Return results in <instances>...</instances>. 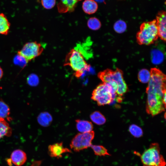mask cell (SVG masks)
Masks as SVG:
<instances>
[{
    "mask_svg": "<svg viewBox=\"0 0 166 166\" xmlns=\"http://www.w3.org/2000/svg\"><path fill=\"white\" fill-rule=\"evenodd\" d=\"M166 12L159 11L156 16V23L157 28L158 36L163 41H166Z\"/></svg>",
    "mask_w": 166,
    "mask_h": 166,
    "instance_id": "obj_9",
    "label": "cell"
},
{
    "mask_svg": "<svg viewBox=\"0 0 166 166\" xmlns=\"http://www.w3.org/2000/svg\"><path fill=\"white\" fill-rule=\"evenodd\" d=\"M41 3L45 9H50L54 6L56 3V0H41Z\"/></svg>",
    "mask_w": 166,
    "mask_h": 166,
    "instance_id": "obj_27",
    "label": "cell"
},
{
    "mask_svg": "<svg viewBox=\"0 0 166 166\" xmlns=\"http://www.w3.org/2000/svg\"><path fill=\"white\" fill-rule=\"evenodd\" d=\"M90 118L92 121L97 125L104 124L106 122L105 117L100 112L95 111L91 114Z\"/></svg>",
    "mask_w": 166,
    "mask_h": 166,
    "instance_id": "obj_17",
    "label": "cell"
},
{
    "mask_svg": "<svg viewBox=\"0 0 166 166\" xmlns=\"http://www.w3.org/2000/svg\"><path fill=\"white\" fill-rule=\"evenodd\" d=\"M14 62L15 65H18L23 68L25 67L28 63L23 57L18 54L14 59Z\"/></svg>",
    "mask_w": 166,
    "mask_h": 166,
    "instance_id": "obj_25",
    "label": "cell"
},
{
    "mask_svg": "<svg viewBox=\"0 0 166 166\" xmlns=\"http://www.w3.org/2000/svg\"><path fill=\"white\" fill-rule=\"evenodd\" d=\"M129 130L131 134L134 137L139 138L141 137L143 132L141 128L135 124L131 125L129 127Z\"/></svg>",
    "mask_w": 166,
    "mask_h": 166,
    "instance_id": "obj_22",
    "label": "cell"
},
{
    "mask_svg": "<svg viewBox=\"0 0 166 166\" xmlns=\"http://www.w3.org/2000/svg\"><path fill=\"white\" fill-rule=\"evenodd\" d=\"M48 115L45 113H41L38 117V121L41 125L44 126L48 123Z\"/></svg>",
    "mask_w": 166,
    "mask_h": 166,
    "instance_id": "obj_28",
    "label": "cell"
},
{
    "mask_svg": "<svg viewBox=\"0 0 166 166\" xmlns=\"http://www.w3.org/2000/svg\"><path fill=\"white\" fill-rule=\"evenodd\" d=\"M151 77L150 71L146 69H143L139 72L138 78L140 82L145 83L149 82Z\"/></svg>",
    "mask_w": 166,
    "mask_h": 166,
    "instance_id": "obj_20",
    "label": "cell"
},
{
    "mask_svg": "<svg viewBox=\"0 0 166 166\" xmlns=\"http://www.w3.org/2000/svg\"><path fill=\"white\" fill-rule=\"evenodd\" d=\"M151 77L146 88V110L152 116L165 111L166 108V76L160 69L152 68Z\"/></svg>",
    "mask_w": 166,
    "mask_h": 166,
    "instance_id": "obj_1",
    "label": "cell"
},
{
    "mask_svg": "<svg viewBox=\"0 0 166 166\" xmlns=\"http://www.w3.org/2000/svg\"><path fill=\"white\" fill-rule=\"evenodd\" d=\"M152 61L155 64H159L163 60L164 55L158 50H155L152 53Z\"/></svg>",
    "mask_w": 166,
    "mask_h": 166,
    "instance_id": "obj_23",
    "label": "cell"
},
{
    "mask_svg": "<svg viewBox=\"0 0 166 166\" xmlns=\"http://www.w3.org/2000/svg\"><path fill=\"white\" fill-rule=\"evenodd\" d=\"M12 133L11 129L6 120L0 118V139L4 136H10Z\"/></svg>",
    "mask_w": 166,
    "mask_h": 166,
    "instance_id": "obj_16",
    "label": "cell"
},
{
    "mask_svg": "<svg viewBox=\"0 0 166 166\" xmlns=\"http://www.w3.org/2000/svg\"><path fill=\"white\" fill-rule=\"evenodd\" d=\"M136 37L139 45H148L153 43L159 37L156 20L143 23Z\"/></svg>",
    "mask_w": 166,
    "mask_h": 166,
    "instance_id": "obj_4",
    "label": "cell"
},
{
    "mask_svg": "<svg viewBox=\"0 0 166 166\" xmlns=\"http://www.w3.org/2000/svg\"><path fill=\"white\" fill-rule=\"evenodd\" d=\"M81 51L80 45L72 49L66 55L64 65L69 66L77 78L81 77L86 71H89L90 65L85 60V54Z\"/></svg>",
    "mask_w": 166,
    "mask_h": 166,
    "instance_id": "obj_2",
    "label": "cell"
},
{
    "mask_svg": "<svg viewBox=\"0 0 166 166\" xmlns=\"http://www.w3.org/2000/svg\"><path fill=\"white\" fill-rule=\"evenodd\" d=\"M44 49L42 44L36 41L28 42L18 51L17 54L23 57L28 63L40 55Z\"/></svg>",
    "mask_w": 166,
    "mask_h": 166,
    "instance_id": "obj_8",
    "label": "cell"
},
{
    "mask_svg": "<svg viewBox=\"0 0 166 166\" xmlns=\"http://www.w3.org/2000/svg\"><path fill=\"white\" fill-rule=\"evenodd\" d=\"M90 147L93 150L94 154L97 156H110L107 149L102 145L92 144Z\"/></svg>",
    "mask_w": 166,
    "mask_h": 166,
    "instance_id": "obj_18",
    "label": "cell"
},
{
    "mask_svg": "<svg viewBox=\"0 0 166 166\" xmlns=\"http://www.w3.org/2000/svg\"><path fill=\"white\" fill-rule=\"evenodd\" d=\"M143 166H165L166 162L160 154L159 144H151L140 156Z\"/></svg>",
    "mask_w": 166,
    "mask_h": 166,
    "instance_id": "obj_6",
    "label": "cell"
},
{
    "mask_svg": "<svg viewBox=\"0 0 166 166\" xmlns=\"http://www.w3.org/2000/svg\"><path fill=\"white\" fill-rule=\"evenodd\" d=\"M98 7V4L94 0H85L82 3L83 10L87 14H91L95 13Z\"/></svg>",
    "mask_w": 166,
    "mask_h": 166,
    "instance_id": "obj_14",
    "label": "cell"
},
{
    "mask_svg": "<svg viewBox=\"0 0 166 166\" xmlns=\"http://www.w3.org/2000/svg\"><path fill=\"white\" fill-rule=\"evenodd\" d=\"M75 121L77 129L80 133L88 132L93 131V125L91 122L79 119Z\"/></svg>",
    "mask_w": 166,
    "mask_h": 166,
    "instance_id": "obj_13",
    "label": "cell"
},
{
    "mask_svg": "<svg viewBox=\"0 0 166 166\" xmlns=\"http://www.w3.org/2000/svg\"><path fill=\"white\" fill-rule=\"evenodd\" d=\"M91 98L99 106L109 104L118 97L111 85L108 83H103L98 85L93 91Z\"/></svg>",
    "mask_w": 166,
    "mask_h": 166,
    "instance_id": "obj_5",
    "label": "cell"
},
{
    "mask_svg": "<svg viewBox=\"0 0 166 166\" xmlns=\"http://www.w3.org/2000/svg\"><path fill=\"white\" fill-rule=\"evenodd\" d=\"M10 26V23L5 14L3 13H0V34L7 35Z\"/></svg>",
    "mask_w": 166,
    "mask_h": 166,
    "instance_id": "obj_15",
    "label": "cell"
},
{
    "mask_svg": "<svg viewBox=\"0 0 166 166\" xmlns=\"http://www.w3.org/2000/svg\"><path fill=\"white\" fill-rule=\"evenodd\" d=\"M27 81L29 85L32 86H35L38 84L39 79L37 75L32 73L28 76Z\"/></svg>",
    "mask_w": 166,
    "mask_h": 166,
    "instance_id": "obj_26",
    "label": "cell"
},
{
    "mask_svg": "<svg viewBox=\"0 0 166 166\" xmlns=\"http://www.w3.org/2000/svg\"><path fill=\"white\" fill-rule=\"evenodd\" d=\"M48 153L51 157L60 158L62 154L66 152H71V151L64 147L62 142L57 143L49 145L48 147Z\"/></svg>",
    "mask_w": 166,
    "mask_h": 166,
    "instance_id": "obj_10",
    "label": "cell"
},
{
    "mask_svg": "<svg viewBox=\"0 0 166 166\" xmlns=\"http://www.w3.org/2000/svg\"><path fill=\"white\" fill-rule=\"evenodd\" d=\"M3 75V71L1 67L0 66V80L2 77Z\"/></svg>",
    "mask_w": 166,
    "mask_h": 166,
    "instance_id": "obj_29",
    "label": "cell"
},
{
    "mask_svg": "<svg viewBox=\"0 0 166 166\" xmlns=\"http://www.w3.org/2000/svg\"><path fill=\"white\" fill-rule=\"evenodd\" d=\"M12 162L16 166H21L24 164L27 160L25 152L22 150L18 149L13 151L10 156Z\"/></svg>",
    "mask_w": 166,
    "mask_h": 166,
    "instance_id": "obj_12",
    "label": "cell"
},
{
    "mask_svg": "<svg viewBox=\"0 0 166 166\" xmlns=\"http://www.w3.org/2000/svg\"><path fill=\"white\" fill-rule=\"evenodd\" d=\"M127 25L126 23L123 20H119L117 21L114 25L115 31L118 33L124 32L126 30Z\"/></svg>",
    "mask_w": 166,
    "mask_h": 166,
    "instance_id": "obj_24",
    "label": "cell"
},
{
    "mask_svg": "<svg viewBox=\"0 0 166 166\" xmlns=\"http://www.w3.org/2000/svg\"><path fill=\"white\" fill-rule=\"evenodd\" d=\"M81 0H59L57 5L58 12L64 13L73 11L78 2Z\"/></svg>",
    "mask_w": 166,
    "mask_h": 166,
    "instance_id": "obj_11",
    "label": "cell"
},
{
    "mask_svg": "<svg viewBox=\"0 0 166 166\" xmlns=\"http://www.w3.org/2000/svg\"><path fill=\"white\" fill-rule=\"evenodd\" d=\"M97 76L103 83H107L110 81H113L116 83L118 86L117 94L121 102L122 96L128 90L127 84L123 79L122 70L118 68L114 71L107 69L99 72Z\"/></svg>",
    "mask_w": 166,
    "mask_h": 166,
    "instance_id": "obj_3",
    "label": "cell"
},
{
    "mask_svg": "<svg viewBox=\"0 0 166 166\" xmlns=\"http://www.w3.org/2000/svg\"><path fill=\"white\" fill-rule=\"evenodd\" d=\"M96 2H104L105 0H94Z\"/></svg>",
    "mask_w": 166,
    "mask_h": 166,
    "instance_id": "obj_30",
    "label": "cell"
},
{
    "mask_svg": "<svg viewBox=\"0 0 166 166\" xmlns=\"http://www.w3.org/2000/svg\"><path fill=\"white\" fill-rule=\"evenodd\" d=\"M87 25L89 28L93 30H98L101 26L100 21L95 17L90 18L87 21Z\"/></svg>",
    "mask_w": 166,
    "mask_h": 166,
    "instance_id": "obj_21",
    "label": "cell"
},
{
    "mask_svg": "<svg viewBox=\"0 0 166 166\" xmlns=\"http://www.w3.org/2000/svg\"><path fill=\"white\" fill-rule=\"evenodd\" d=\"M95 133L93 131L85 133H79L73 138L70 144L71 149L78 152L90 147L94 138Z\"/></svg>",
    "mask_w": 166,
    "mask_h": 166,
    "instance_id": "obj_7",
    "label": "cell"
},
{
    "mask_svg": "<svg viewBox=\"0 0 166 166\" xmlns=\"http://www.w3.org/2000/svg\"><path fill=\"white\" fill-rule=\"evenodd\" d=\"M10 109L8 106L4 102L0 101V118L9 120Z\"/></svg>",
    "mask_w": 166,
    "mask_h": 166,
    "instance_id": "obj_19",
    "label": "cell"
}]
</instances>
